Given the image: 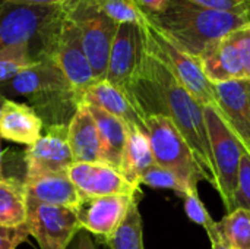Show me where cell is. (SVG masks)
I'll return each instance as SVG.
<instances>
[{"instance_id": "cell-1", "label": "cell", "mask_w": 250, "mask_h": 249, "mask_svg": "<svg viewBox=\"0 0 250 249\" xmlns=\"http://www.w3.org/2000/svg\"><path fill=\"white\" fill-rule=\"evenodd\" d=\"M126 95L142 116L161 114L170 119L192 148L207 182L217 189L204 106L176 79L168 68L145 48L144 59L130 81Z\"/></svg>"}, {"instance_id": "cell-2", "label": "cell", "mask_w": 250, "mask_h": 249, "mask_svg": "<svg viewBox=\"0 0 250 249\" xmlns=\"http://www.w3.org/2000/svg\"><path fill=\"white\" fill-rule=\"evenodd\" d=\"M0 92L21 95L41 117L44 126L69 125L82 103V95L72 87L57 63L42 56L15 78L0 85Z\"/></svg>"}, {"instance_id": "cell-3", "label": "cell", "mask_w": 250, "mask_h": 249, "mask_svg": "<svg viewBox=\"0 0 250 249\" xmlns=\"http://www.w3.org/2000/svg\"><path fill=\"white\" fill-rule=\"evenodd\" d=\"M146 18L195 57L209 43L250 23L249 16L212 10L188 0H168L161 13Z\"/></svg>"}, {"instance_id": "cell-4", "label": "cell", "mask_w": 250, "mask_h": 249, "mask_svg": "<svg viewBox=\"0 0 250 249\" xmlns=\"http://www.w3.org/2000/svg\"><path fill=\"white\" fill-rule=\"evenodd\" d=\"M141 26L144 31L145 48L158 57L176 79L205 107H217L214 85L205 76L199 59L180 47L168 34L154 25L145 15L142 16Z\"/></svg>"}, {"instance_id": "cell-5", "label": "cell", "mask_w": 250, "mask_h": 249, "mask_svg": "<svg viewBox=\"0 0 250 249\" xmlns=\"http://www.w3.org/2000/svg\"><path fill=\"white\" fill-rule=\"evenodd\" d=\"M144 125L155 164L173 172L192 192H198V183L207 181L205 173L174 123L166 116L151 114L144 117Z\"/></svg>"}, {"instance_id": "cell-6", "label": "cell", "mask_w": 250, "mask_h": 249, "mask_svg": "<svg viewBox=\"0 0 250 249\" xmlns=\"http://www.w3.org/2000/svg\"><path fill=\"white\" fill-rule=\"evenodd\" d=\"M42 56H48L57 63L72 87L81 95L97 82L82 48L79 29L76 23L62 12V9L44 40Z\"/></svg>"}, {"instance_id": "cell-7", "label": "cell", "mask_w": 250, "mask_h": 249, "mask_svg": "<svg viewBox=\"0 0 250 249\" xmlns=\"http://www.w3.org/2000/svg\"><path fill=\"white\" fill-rule=\"evenodd\" d=\"M204 117L217 176V191L220 192L229 213L231 210L233 197L237 186L240 160L246 150L230 131L217 107L205 106Z\"/></svg>"}, {"instance_id": "cell-8", "label": "cell", "mask_w": 250, "mask_h": 249, "mask_svg": "<svg viewBox=\"0 0 250 249\" xmlns=\"http://www.w3.org/2000/svg\"><path fill=\"white\" fill-rule=\"evenodd\" d=\"M198 59L212 85L250 79V23L209 43Z\"/></svg>"}, {"instance_id": "cell-9", "label": "cell", "mask_w": 250, "mask_h": 249, "mask_svg": "<svg viewBox=\"0 0 250 249\" xmlns=\"http://www.w3.org/2000/svg\"><path fill=\"white\" fill-rule=\"evenodd\" d=\"M60 6H25L0 0V51L6 47L29 43L41 56V37L57 16Z\"/></svg>"}, {"instance_id": "cell-10", "label": "cell", "mask_w": 250, "mask_h": 249, "mask_svg": "<svg viewBox=\"0 0 250 249\" xmlns=\"http://www.w3.org/2000/svg\"><path fill=\"white\" fill-rule=\"evenodd\" d=\"M26 226L40 249H67L82 230L76 211L69 207L40 204L26 200Z\"/></svg>"}, {"instance_id": "cell-11", "label": "cell", "mask_w": 250, "mask_h": 249, "mask_svg": "<svg viewBox=\"0 0 250 249\" xmlns=\"http://www.w3.org/2000/svg\"><path fill=\"white\" fill-rule=\"evenodd\" d=\"M145 54V40L141 23H119L111 51L105 81L126 94Z\"/></svg>"}, {"instance_id": "cell-12", "label": "cell", "mask_w": 250, "mask_h": 249, "mask_svg": "<svg viewBox=\"0 0 250 249\" xmlns=\"http://www.w3.org/2000/svg\"><path fill=\"white\" fill-rule=\"evenodd\" d=\"M44 128L45 134H42L35 144L26 147L23 153L26 178L67 172L73 164L67 125H51Z\"/></svg>"}, {"instance_id": "cell-13", "label": "cell", "mask_w": 250, "mask_h": 249, "mask_svg": "<svg viewBox=\"0 0 250 249\" xmlns=\"http://www.w3.org/2000/svg\"><path fill=\"white\" fill-rule=\"evenodd\" d=\"M70 19L76 23L79 29L82 48L91 65L95 79H105L110 51L119 23L111 18L98 13L81 15Z\"/></svg>"}, {"instance_id": "cell-14", "label": "cell", "mask_w": 250, "mask_h": 249, "mask_svg": "<svg viewBox=\"0 0 250 249\" xmlns=\"http://www.w3.org/2000/svg\"><path fill=\"white\" fill-rule=\"evenodd\" d=\"M135 198H139V195H82V200L75 210L81 229L105 241L122 223Z\"/></svg>"}, {"instance_id": "cell-15", "label": "cell", "mask_w": 250, "mask_h": 249, "mask_svg": "<svg viewBox=\"0 0 250 249\" xmlns=\"http://www.w3.org/2000/svg\"><path fill=\"white\" fill-rule=\"evenodd\" d=\"M67 175L83 197L141 195L139 186L129 182L120 170L105 163H73Z\"/></svg>"}, {"instance_id": "cell-16", "label": "cell", "mask_w": 250, "mask_h": 249, "mask_svg": "<svg viewBox=\"0 0 250 249\" xmlns=\"http://www.w3.org/2000/svg\"><path fill=\"white\" fill-rule=\"evenodd\" d=\"M217 109L250 156V79L214 84Z\"/></svg>"}, {"instance_id": "cell-17", "label": "cell", "mask_w": 250, "mask_h": 249, "mask_svg": "<svg viewBox=\"0 0 250 249\" xmlns=\"http://www.w3.org/2000/svg\"><path fill=\"white\" fill-rule=\"evenodd\" d=\"M23 188L26 192V200L40 204L60 205L76 210L82 200L81 192L69 178L67 172L31 178L25 176Z\"/></svg>"}, {"instance_id": "cell-18", "label": "cell", "mask_w": 250, "mask_h": 249, "mask_svg": "<svg viewBox=\"0 0 250 249\" xmlns=\"http://www.w3.org/2000/svg\"><path fill=\"white\" fill-rule=\"evenodd\" d=\"M41 117L25 103L6 98L0 112V138L21 145H32L42 135Z\"/></svg>"}, {"instance_id": "cell-19", "label": "cell", "mask_w": 250, "mask_h": 249, "mask_svg": "<svg viewBox=\"0 0 250 249\" xmlns=\"http://www.w3.org/2000/svg\"><path fill=\"white\" fill-rule=\"evenodd\" d=\"M82 103L97 106L111 116L120 119L127 128H139L145 132L142 116L138 113L129 97L105 79L97 81L82 94Z\"/></svg>"}, {"instance_id": "cell-20", "label": "cell", "mask_w": 250, "mask_h": 249, "mask_svg": "<svg viewBox=\"0 0 250 249\" xmlns=\"http://www.w3.org/2000/svg\"><path fill=\"white\" fill-rule=\"evenodd\" d=\"M67 129L73 163H101L97 125L85 103H81Z\"/></svg>"}, {"instance_id": "cell-21", "label": "cell", "mask_w": 250, "mask_h": 249, "mask_svg": "<svg viewBox=\"0 0 250 249\" xmlns=\"http://www.w3.org/2000/svg\"><path fill=\"white\" fill-rule=\"evenodd\" d=\"M86 104V103H85ZM89 113L92 114L98 138H100V154L101 163H105L117 170L122 167L123 151L127 141V126L120 119L111 116L110 113L104 112L103 109L86 104Z\"/></svg>"}, {"instance_id": "cell-22", "label": "cell", "mask_w": 250, "mask_h": 249, "mask_svg": "<svg viewBox=\"0 0 250 249\" xmlns=\"http://www.w3.org/2000/svg\"><path fill=\"white\" fill-rule=\"evenodd\" d=\"M60 9L69 18L98 13L111 18L117 23H141L144 16L133 0H66Z\"/></svg>"}, {"instance_id": "cell-23", "label": "cell", "mask_w": 250, "mask_h": 249, "mask_svg": "<svg viewBox=\"0 0 250 249\" xmlns=\"http://www.w3.org/2000/svg\"><path fill=\"white\" fill-rule=\"evenodd\" d=\"M155 164L146 134L139 128H127V141L123 151L120 172L136 186H141L142 175Z\"/></svg>"}, {"instance_id": "cell-24", "label": "cell", "mask_w": 250, "mask_h": 249, "mask_svg": "<svg viewBox=\"0 0 250 249\" xmlns=\"http://www.w3.org/2000/svg\"><path fill=\"white\" fill-rule=\"evenodd\" d=\"M26 222V192L23 181L0 178V226H21Z\"/></svg>"}, {"instance_id": "cell-25", "label": "cell", "mask_w": 250, "mask_h": 249, "mask_svg": "<svg viewBox=\"0 0 250 249\" xmlns=\"http://www.w3.org/2000/svg\"><path fill=\"white\" fill-rule=\"evenodd\" d=\"M135 198L117 229L104 241L110 249H144L142 217Z\"/></svg>"}, {"instance_id": "cell-26", "label": "cell", "mask_w": 250, "mask_h": 249, "mask_svg": "<svg viewBox=\"0 0 250 249\" xmlns=\"http://www.w3.org/2000/svg\"><path fill=\"white\" fill-rule=\"evenodd\" d=\"M35 60V48L29 43H21L3 48L0 51V85L15 78Z\"/></svg>"}, {"instance_id": "cell-27", "label": "cell", "mask_w": 250, "mask_h": 249, "mask_svg": "<svg viewBox=\"0 0 250 249\" xmlns=\"http://www.w3.org/2000/svg\"><path fill=\"white\" fill-rule=\"evenodd\" d=\"M220 226L233 249H250V211L237 208L227 213Z\"/></svg>"}, {"instance_id": "cell-28", "label": "cell", "mask_w": 250, "mask_h": 249, "mask_svg": "<svg viewBox=\"0 0 250 249\" xmlns=\"http://www.w3.org/2000/svg\"><path fill=\"white\" fill-rule=\"evenodd\" d=\"M141 185H146L155 189H170L177 192L180 197L188 195L189 192H192L185 182H182L173 172L158 166V164H152L141 178Z\"/></svg>"}, {"instance_id": "cell-29", "label": "cell", "mask_w": 250, "mask_h": 249, "mask_svg": "<svg viewBox=\"0 0 250 249\" xmlns=\"http://www.w3.org/2000/svg\"><path fill=\"white\" fill-rule=\"evenodd\" d=\"M242 208L250 211V156L245 151L240 160V169H239V178H237V186L233 197L231 211Z\"/></svg>"}, {"instance_id": "cell-30", "label": "cell", "mask_w": 250, "mask_h": 249, "mask_svg": "<svg viewBox=\"0 0 250 249\" xmlns=\"http://www.w3.org/2000/svg\"><path fill=\"white\" fill-rule=\"evenodd\" d=\"M183 198H185V211L193 223L202 226L204 229H208L215 223L209 216L208 210L205 208V205L202 204L198 192H189Z\"/></svg>"}, {"instance_id": "cell-31", "label": "cell", "mask_w": 250, "mask_h": 249, "mask_svg": "<svg viewBox=\"0 0 250 249\" xmlns=\"http://www.w3.org/2000/svg\"><path fill=\"white\" fill-rule=\"evenodd\" d=\"M188 1L212 10L243 15L250 18V0H188Z\"/></svg>"}, {"instance_id": "cell-32", "label": "cell", "mask_w": 250, "mask_h": 249, "mask_svg": "<svg viewBox=\"0 0 250 249\" xmlns=\"http://www.w3.org/2000/svg\"><path fill=\"white\" fill-rule=\"evenodd\" d=\"M29 236L26 223L21 226H0V249H16Z\"/></svg>"}, {"instance_id": "cell-33", "label": "cell", "mask_w": 250, "mask_h": 249, "mask_svg": "<svg viewBox=\"0 0 250 249\" xmlns=\"http://www.w3.org/2000/svg\"><path fill=\"white\" fill-rule=\"evenodd\" d=\"M133 3L144 15L155 16L166 9V6L168 4V0H133Z\"/></svg>"}, {"instance_id": "cell-34", "label": "cell", "mask_w": 250, "mask_h": 249, "mask_svg": "<svg viewBox=\"0 0 250 249\" xmlns=\"http://www.w3.org/2000/svg\"><path fill=\"white\" fill-rule=\"evenodd\" d=\"M205 230H207L209 241H211V249H233V247L226 239L220 223H214L212 226H209Z\"/></svg>"}, {"instance_id": "cell-35", "label": "cell", "mask_w": 250, "mask_h": 249, "mask_svg": "<svg viewBox=\"0 0 250 249\" xmlns=\"http://www.w3.org/2000/svg\"><path fill=\"white\" fill-rule=\"evenodd\" d=\"M67 249H97V247H95L92 238L89 236V233L83 230L75 236V239L72 241V244L69 245Z\"/></svg>"}, {"instance_id": "cell-36", "label": "cell", "mask_w": 250, "mask_h": 249, "mask_svg": "<svg viewBox=\"0 0 250 249\" xmlns=\"http://www.w3.org/2000/svg\"><path fill=\"white\" fill-rule=\"evenodd\" d=\"M15 4H25V6H62L66 0H4Z\"/></svg>"}, {"instance_id": "cell-37", "label": "cell", "mask_w": 250, "mask_h": 249, "mask_svg": "<svg viewBox=\"0 0 250 249\" xmlns=\"http://www.w3.org/2000/svg\"><path fill=\"white\" fill-rule=\"evenodd\" d=\"M3 150H1V145H0V178H3V172H1V167H3Z\"/></svg>"}, {"instance_id": "cell-38", "label": "cell", "mask_w": 250, "mask_h": 249, "mask_svg": "<svg viewBox=\"0 0 250 249\" xmlns=\"http://www.w3.org/2000/svg\"><path fill=\"white\" fill-rule=\"evenodd\" d=\"M4 101H6V97L0 92V112H1V107H3V104H4Z\"/></svg>"}]
</instances>
